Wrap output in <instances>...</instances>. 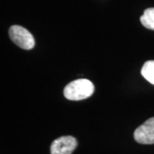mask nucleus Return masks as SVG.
<instances>
[{
  "instance_id": "nucleus-6",
  "label": "nucleus",
  "mask_w": 154,
  "mask_h": 154,
  "mask_svg": "<svg viewBox=\"0 0 154 154\" xmlns=\"http://www.w3.org/2000/svg\"><path fill=\"white\" fill-rule=\"evenodd\" d=\"M141 75L147 82L154 85V60L147 61L144 63Z\"/></svg>"
},
{
  "instance_id": "nucleus-1",
  "label": "nucleus",
  "mask_w": 154,
  "mask_h": 154,
  "mask_svg": "<svg viewBox=\"0 0 154 154\" xmlns=\"http://www.w3.org/2000/svg\"><path fill=\"white\" fill-rule=\"evenodd\" d=\"M94 92V86L88 79H77L69 83L63 90V95L69 100H82L91 97Z\"/></svg>"
},
{
  "instance_id": "nucleus-2",
  "label": "nucleus",
  "mask_w": 154,
  "mask_h": 154,
  "mask_svg": "<svg viewBox=\"0 0 154 154\" xmlns=\"http://www.w3.org/2000/svg\"><path fill=\"white\" fill-rule=\"evenodd\" d=\"M9 35L11 40L22 49L31 50L35 45L32 33L21 26H11L9 30Z\"/></svg>"
},
{
  "instance_id": "nucleus-3",
  "label": "nucleus",
  "mask_w": 154,
  "mask_h": 154,
  "mask_svg": "<svg viewBox=\"0 0 154 154\" xmlns=\"http://www.w3.org/2000/svg\"><path fill=\"white\" fill-rule=\"evenodd\" d=\"M134 137L140 144H154V117L149 118L142 125L138 127L134 133Z\"/></svg>"
},
{
  "instance_id": "nucleus-5",
  "label": "nucleus",
  "mask_w": 154,
  "mask_h": 154,
  "mask_svg": "<svg viewBox=\"0 0 154 154\" xmlns=\"http://www.w3.org/2000/svg\"><path fill=\"white\" fill-rule=\"evenodd\" d=\"M140 22L145 28L154 30V8L145 10L143 15L140 17Z\"/></svg>"
},
{
  "instance_id": "nucleus-4",
  "label": "nucleus",
  "mask_w": 154,
  "mask_h": 154,
  "mask_svg": "<svg viewBox=\"0 0 154 154\" xmlns=\"http://www.w3.org/2000/svg\"><path fill=\"white\" fill-rule=\"evenodd\" d=\"M78 142L73 136H62L56 139L51 145V154H72L76 148Z\"/></svg>"
}]
</instances>
